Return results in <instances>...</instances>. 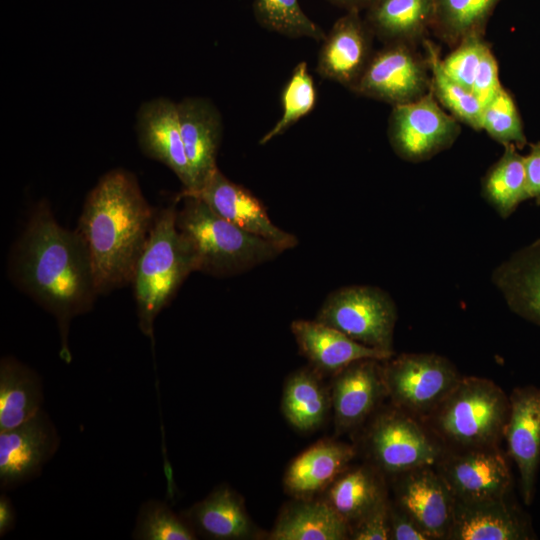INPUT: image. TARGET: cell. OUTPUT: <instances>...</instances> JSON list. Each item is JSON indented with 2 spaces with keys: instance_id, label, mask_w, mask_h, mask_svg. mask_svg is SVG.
<instances>
[{
  "instance_id": "obj_43",
  "label": "cell",
  "mask_w": 540,
  "mask_h": 540,
  "mask_svg": "<svg viewBox=\"0 0 540 540\" xmlns=\"http://www.w3.org/2000/svg\"><path fill=\"white\" fill-rule=\"evenodd\" d=\"M328 1L338 7L345 9L346 11L357 10L360 12L362 10H365L373 2V0H328Z\"/></svg>"
},
{
  "instance_id": "obj_15",
  "label": "cell",
  "mask_w": 540,
  "mask_h": 540,
  "mask_svg": "<svg viewBox=\"0 0 540 540\" xmlns=\"http://www.w3.org/2000/svg\"><path fill=\"white\" fill-rule=\"evenodd\" d=\"M203 200L217 215L240 229L272 242L283 251L294 248L297 238L273 224L262 202L217 169L196 192H183Z\"/></svg>"
},
{
  "instance_id": "obj_1",
  "label": "cell",
  "mask_w": 540,
  "mask_h": 540,
  "mask_svg": "<svg viewBox=\"0 0 540 540\" xmlns=\"http://www.w3.org/2000/svg\"><path fill=\"white\" fill-rule=\"evenodd\" d=\"M10 272L17 286L56 319L59 355L69 364L71 321L92 309L98 292L82 238L62 227L44 200L13 248Z\"/></svg>"
},
{
  "instance_id": "obj_37",
  "label": "cell",
  "mask_w": 540,
  "mask_h": 540,
  "mask_svg": "<svg viewBox=\"0 0 540 540\" xmlns=\"http://www.w3.org/2000/svg\"><path fill=\"white\" fill-rule=\"evenodd\" d=\"M488 45L484 36H471L464 39L444 59H441L444 71L471 92L479 63Z\"/></svg>"
},
{
  "instance_id": "obj_20",
  "label": "cell",
  "mask_w": 540,
  "mask_h": 540,
  "mask_svg": "<svg viewBox=\"0 0 540 540\" xmlns=\"http://www.w3.org/2000/svg\"><path fill=\"white\" fill-rule=\"evenodd\" d=\"M291 330L300 352L320 375L334 376L356 361H385L394 355V352L363 345L317 320H296Z\"/></svg>"
},
{
  "instance_id": "obj_34",
  "label": "cell",
  "mask_w": 540,
  "mask_h": 540,
  "mask_svg": "<svg viewBox=\"0 0 540 540\" xmlns=\"http://www.w3.org/2000/svg\"><path fill=\"white\" fill-rule=\"evenodd\" d=\"M317 103V90L305 61L299 62L281 93L282 114L274 126L260 139L264 145L284 133L309 114Z\"/></svg>"
},
{
  "instance_id": "obj_3",
  "label": "cell",
  "mask_w": 540,
  "mask_h": 540,
  "mask_svg": "<svg viewBox=\"0 0 540 540\" xmlns=\"http://www.w3.org/2000/svg\"><path fill=\"white\" fill-rule=\"evenodd\" d=\"M177 229L187 244L194 271L231 276L270 261L283 252L270 241L250 234L212 211L199 197L181 192Z\"/></svg>"
},
{
  "instance_id": "obj_19",
  "label": "cell",
  "mask_w": 540,
  "mask_h": 540,
  "mask_svg": "<svg viewBox=\"0 0 540 540\" xmlns=\"http://www.w3.org/2000/svg\"><path fill=\"white\" fill-rule=\"evenodd\" d=\"M379 362L376 359L359 360L334 375L330 395L337 434L362 424L386 395Z\"/></svg>"
},
{
  "instance_id": "obj_7",
  "label": "cell",
  "mask_w": 540,
  "mask_h": 540,
  "mask_svg": "<svg viewBox=\"0 0 540 540\" xmlns=\"http://www.w3.org/2000/svg\"><path fill=\"white\" fill-rule=\"evenodd\" d=\"M385 362L386 395L412 416L432 414L462 377L447 358L434 353H405Z\"/></svg>"
},
{
  "instance_id": "obj_9",
  "label": "cell",
  "mask_w": 540,
  "mask_h": 540,
  "mask_svg": "<svg viewBox=\"0 0 540 540\" xmlns=\"http://www.w3.org/2000/svg\"><path fill=\"white\" fill-rule=\"evenodd\" d=\"M406 43H387L374 51L356 86L357 95L393 106L411 103L431 89L426 56Z\"/></svg>"
},
{
  "instance_id": "obj_22",
  "label": "cell",
  "mask_w": 540,
  "mask_h": 540,
  "mask_svg": "<svg viewBox=\"0 0 540 540\" xmlns=\"http://www.w3.org/2000/svg\"><path fill=\"white\" fill-rule=\"evenodd\" d=\"M355 454V448L344 442L315 443L288 466L283 479L285 491L295 498H314L349 468Z\"/></svg>"
},
{
  "instance_id": "obj_18",
  "label": "cell",
  "mask_w": 540,
  "mask_h": 540,
  "mask_svg": "<svg viewBox=\"0 0 540 540\" xmlns=\"http://www.w3.org/2000/svg\"><path fill=\"white\" fill-rule=\"evenodd\" d=\"M534 533L527 518L505 497L484 500L454 498L450 540H529Z\"/></svg>"
},
{
  "instance_id": "obj_5",
  "label": "cell",
  "mask_w": 540,
  "mask_h": 540,
  "mask_svg": "<svg viewBox=\"0 0 540 540\" xmlns=\"http://www.w3.org/2000/svg\"><path fill=\"white\" fill-rule=\"evenodd\" d=\"M509 409V397L496 383L461 377L428 417L435 433L459 449L496 447L504 437Z\"/></svg>"
},
{
  "instance_id": "obj_41",
  "label": "cell",
  "mask_w": 540,
  "mask_h": 540,
  "mask_svg": "<svg viewBox=\"0 0 540 540\" xmlns=\"http://www.w3.org/2000/svg\"><path fill=\"white\" fill-rule=\"evenodd\" d=\"M524 163L529 199L540 203V143L530 145L529 153L524 156Z\"/></svg>"
},
{
  "instance_id": "obj_25",
  "label": "cell",
  "mask_w": 540,
  "mask_h": 540,
  "mask_svg": "<svg viewBox=\"0 0 540 540\" xmlns=\"http://www.w3.org/2000/svg\"><path fill=\"white\" fill-rule=\"evenodd\" d=\"M196 534L214 540H237L253 535V524L243 500L221 485L183 513Z\"/></svg>"
},
{
  "instance_id": "obj_10",
  "label": "cell",
  "mask_w": 540,
  "mask_h": 540,
  "mask_svg": "<svg viewBox=\"0 0 540 540\" xmlns=\"http://www.w3.org/2000/svg\"><path fill=\"white\" fill-rule=\"evenodd\" d=\"M366 442L375 466L395 476L420 467H432L444 452L412 415L397 407L377 415Z\"/></svg>"
},
{
  "instance_id": "obj_13",
  "label": "cell",
  "mask_w": 540,
  "mask_h": 540,
  "mask_svg": "<svg viewBox=\"0 0 540 540\" xmlns=\"http://www.w3.org/2000/svg\"><path fill=\"white\" fill-rule=\"evenodd\" d=\"M374 38L360 11H346L326 33L316 72L352 91L374 53Z\"/></svg>"
},
{
  "instance_id": "obj_39",
  "label": "cell",
  "mask_w": 540,
  "mask_h": 540,
  "mask_svg": "<svg viewBox=\"0 0 540 540\" xmlns=\"http://www.w3.org/2000/svg\"><path fill=\"white\" fill-rule=\"evenodd\" d=\"M502 88L497 60L488 45L479 63L471 93L484 107Z\"/></svg>"
},
{
  "instance_id": "obj_28",
  "label": "cell",
  "mask_w": 540,
  "mask_h": 540,
  "mask_svg": "<svg viewBox=\"0 0 540 540\" xmlns=\"http://www.w3.org/2000/svg\"><path fill=\"white\" fill-rule=\"evenodd\" d=\"M387 497L380 470L347 468L326 489L325 501L351 526Z\"/></svg>"
},
{
  "instance_id": "obj_38",
  "label": "cell",
  "mask_w": 540,
  "mask_h": 540,
  "mask_svg": "<svg viewBox=\"0 0 540 540\" xmlns=\"http://www.w3.org/2000/svg\"><path fill=\"white\" fill-rule=\"evenodd\" d=\"M389 503L387 497L351 526L350 539L388 540L390 536Z\"/></svg>"
},
{
  "instance_id": "obj_8",
  "label": "cell",
  "mask_w": 540,
  "mask_h": 540,
  "mask_svg": "<svg viewBox=\"0 0 540 540\" xmlns=\"http://www.w3.org/2000/svg\"><path fill=\"white\" fill-rule=\"evenodd\" d=\"M460 132V122L445 111L431 89L417 101L393 106L387 130L397 156L414 163L449 149Z\"/></svg>"
},
{
  "instance_id": "obj_33",
  "label": "cell",
  "mask_w": 540,
  "mask_h": 540,
  "mask_svg": "<svg viewBox=\"0 0 540 540\" xmlns=\"http://www.w3.org/2000/svg\"><path fill=\"white\" fill-rule=\"evenodd\" d=\"M253 14L264 28L291 38L323 41L326 33L302 10L298 0H254Z\"/></svg>"
},
{
  "instance_id": "obj_29",
  "label": "cell",
  "mask_w": 540,
  "mask_h": 540,
  "mask_svg": "<svg viewBox=\"0 0 540 540\" xmlns=\"http://www.w3.org/2000/svg\"><path fill=\"white\" fill-rule=\"evenodd\" d=\"M281 409L286 420L298 431L319 428L331 409L330 391L314 369H302L288 377Z\"/></svg>"
},
{
  "instance_id": "obj_31",
  "label": "cell",
  "mask_w": 540,
  "mask_h": 540,
  "mask_svg": "<svg viewBox=\"0 0 540 540\" xmlns=\"http://www.w3.org/2000/svg\"><path fill=\"white\" fill-rule=\"evenodd\" d=\"M482 195L502 218L510 216L518 205L529 199L524 156L514 145L504 153L482 178Z\"/></svg>"
},
{
  "instance_id": "obj_35",
  "label": "cell",
  "mask_w": 540,
  "mask_h": 540,
  "mask_svg": "<svg viewBox=\"0 0 540 540\" xmlns=\"http://www.w3.org/2000/svg\"><path fill=\"white\" fill-rule=\"evenodd\" d=\"M131 537L135 540H194L197 534L183 514H176L165 502L150 499L140 506Z\"/></svg>"
},
{
  "instance_id": "obj_4",
  "label": "cell",
  "mask_w": 540,
  "mask_h": 540,
  "mask_svg": "<svg viewBox=\"0 0 540 540\" xmlns=\"http://www.w3.org/2000/svg\"><path fill=\"white\" fill-rule=\"evenodd\" d=\"M176 205L160 210L138 259L131 284L139 329L154 345V322L194 271L191 252L176 226Z\"/></svg>"
},
{
  "instance_id": "obj_14",
  "label": "cell",
  "mask_w": 540,
  "mask_h": 540,
  "mask_svg": "<svg viewBox=\"0 0 540 540\" xmlns=\"http://www.w3.org/2000/svg\"><path fill=\"white\" fill-rule=\"evenodd\" d=\"M136 134L144 155L166 165L183 184L184 192L196 190L176 102L158 97L142 103L136 115Z\"/></svg>"
},
{
  "instance_id": "obj_21",
  "label": "cell",
  "mask_w": 540,
  "mask_h": 540,
  "mask_svg": "<svg viewBox=\"0 0 540 540\" xmlns=\"http://www.w3.org/2000/svg\"><path fill=\"white\" fill-rule=\"evenodd\" d=\"M177 106L185 153L196 183L193 192H196L218 169L216 158L223 133L222 117L213 102L203 97L184 98Z\"/></svg>"
},
{
  "instance_id": "obj_27",
  "label": "cell",
  "mask_w": 540,
  "mask_h": 540,
  "mask_svg": "<svg viewBox=\"0 0 540 540\" xmlns=\"http://www.w3.org/2000/svg\"><path fill=\"white\" fill-rule=\"evenodd\" d=\"M40 375L13 356L0 360V431L14 428L43 409Z\"/></svg>"
},
{
  "instance_id": "obj_26",
  "label": "cell",
  "mask_w": 540,
  "mask_h": 540,
  "mask_svg": "<svg viewBox=\"0 0 540 540\" xmlns=\"http://www.w3.org/2000/svg\"><path fill=\"white\" fill-rule=\"evenodd\" d=\"M350 525L325 501L296 498L286 505L269 533L271 540H344Z\"/></svg>"
},
{
  "instance_id": "obj_2",
  "label": "cell",
  "mask_w": 540,
  "mask_h": 540,
  "mask_svg": "<svg viewBox=\"0 0 540 540\" xmlns=\"http://www.w3.org/2000/svg\"><path fill=\"white\" fill-rule=\"evenodd\" d=\"M155 216L127 170L108 171L88 193L76 231L88 250L98 295L131 284Z\"/></svg>"
},
{
  "instance_id": "obj_23",
  "label": "cell",
  "mask_w": 540,
  "mask_h": 540,
  "mask_svg": "<svg viewBox=\"0 0 540 540\" xmlns=\"http://www.w3.org/2000/svg\"><path fill=\"white\" fill-rule=\"evenodd\" d=\"M492 281L514 313L540 326V239L497 266Z\"/></svg>"
},
{
  "instance_id": "obj_24",
  "label": "cell",
  "mask_w": 540,
  "mask_h": 540,
  "mask_svg": "<svg viewBox=\"0 0 540 540\" xmlns=\"http://www.w3.org/2000/svg\"><path fill=\"white\" fill-rule=\"evenodd\" d=\"M433 0H373L364 19L375 38L387 43L422 44L431 31Z\"/></svg>"
},
{
  "instance_id": "obj_36",
  "label": "cell",
  "mask_w": 540,
  "mask_h": 540,
  "mask_svg": "<svg viewBox=\"0 0 540 540\" xmlns=\"http://www.w3.org/2000/svg\"><path fill=\"white\" fill-rule=\"evenodd\" d=\"M481 127L504 147L514 145L521 149L527 144L515 101L504 87L483 107Z\"/></svg>"
},
{
  "instance_id": "obj_32",
  "label": "cell",
  "mask_w": 540,
  "mask_h": 540,
  "mask_svg": "<svg viewBox=\"0 0 540 540\" xmlns=\"http://www.w3.org/2000/svg\"><path fill=\"white\" fill-rule=\"evenodd\" d=\"M422 44L430 70L431 91L438 103L460 123L482 131L483 105L469 90L447 75L438 47L428 38Z\"/></svg>"
},
{
  "instance_id": "obj_16",
  "label": "cell",
  "mask_w": 540,
  "mask_h": 540,
  "mask_svg": "<svg viewBox=\"0 0 540 540\" xmlns=\"http://www.w3.org/2000/svg\"><path fill=\"white\" fill-rule=\"evenodd\" d=\"M509 401L504 438L508 453L518 469L523 501L530 505L540 465V388L517 387Z\"/></svg>"
},
{
  "instance_id": "obj_17",
  "label": "cell",
  "mask_w": 540,
  "mask_h": 540,
  "mask_svg": "<svg viewBox=\"0 0 540 540\" xmlns=\"http://www.w3.org/2000/svg\"><path fill=\"white\" fill-rule=\"evenodd\" d=\"M396 476L395 503L431 539H447L454 496L440 474L431 467H420Z\"/></svg>"
},
{
  "instance_id": "obj_11",
  "label": "cell",
  "mask_w": 540,
  "mask_h": 540,
  "mask_svg": "<svg viewBox=\"0 0 540 540\" xmlns=\"http://www.w3.org/2000/svg\"><path fill=\"white\" fill-rule=\"evenodd\" d=\"M60 442L58 430L44 409L24 423L0 431L1 490H14L37 478Z\"/></svg>"
},
{
  "instance_id": "obj_42",
  "label": "cell",
  "mask_w": 540,
  "mask_h": 540,
  "mask_svg": "<svg viewBox=\"0 0 540 540\" xmlns=\"http://www.w3.org/2000/svg\"><path fill=\"white\" fill-rule=\"evenodd\" d=\"M16 524V510L12 500L5 494L0 495V537L11 532Z\"/></svg>"
},
{
  "instance_id": "obj_6",
  "label": "cell",
  "mask_w": 540,
  "mask_h": 540,
  "mask_svg": "<svg viewBox=\"0 0 540 540\" xmlns=\"http://www.w3.org/2000/svg\"><path fill=\"white\" fill-rule=\"evenodd\" d=\"M316 320L351 339L383 351H393L397 309L384 290L367 285L339 288L329 294Z\"/></svg>"
},
{
  "instance_id": "obj_12",
  "label": "cell",
  "mask_w": 540,
  "mask_h": 540,
  "mask_svg": "<svg viewBox=\"0 0 540 540\" xmlns=\"http://www.w3.org/2000/svg\"><path fill=\"white\" fill-rule=\"evenodd\" d=\"M436 465L456 499L503 498L511 486L507 460L497 446L443 452Z\"/></svg>"
},
{
  "instance_id": "obj_30",
  "label": "cell",
  "mask_w": 540,
  "mask_h": 540,
  "mask_svg": "<svg viewBox=\"0 0 540 540\" xmlns=\"http://www.w3.org/2000/svg\"><path fill=\"white\" fill-rule=\"evenodd\" d=\"M501 0H433L431 31L450 48L471 36H485L486 27Z\"/></svg>"
},
{
  "instance_id": "obj_40",
  "label": "cell",
  "mask_w": 540,
  "mask_h": 540,
  "mask_svg": "<svg viewBox=\"0 0 540 540\" xmlns=\"http://www.w3.org/2000/svg\"><path fill=\"white\" fill-rule=\"evenodd\" d=\"M389 525L392 540H430L429 535L396 503H389Z\"/></svg>"
}]
</instances>
